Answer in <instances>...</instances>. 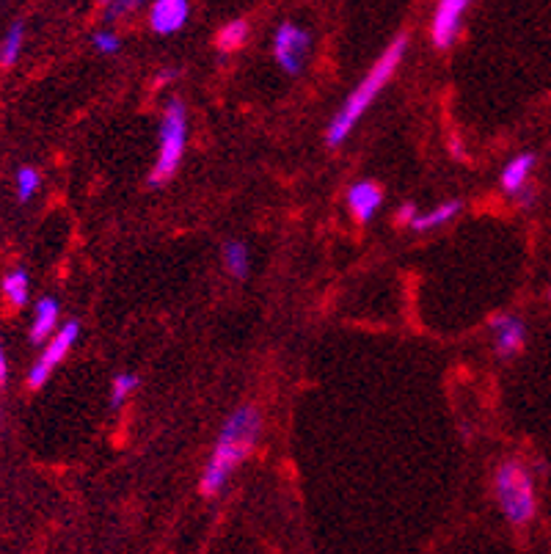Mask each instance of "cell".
<instances>
[{"instance_id": "obj_1", "label": "cell", "mask_w": 551, "mask_h": 554, "mask_svg": "<svg viewBox=\"0 0 551 554\" xmlns=\"http://www.w3.org/2000/svg\"><path fill=\"white\" fill-rule=\"evenodd\" d=\"M259 433H262V417H259V411L254 406H240L232 417L226 419L218 439H215L213 455H210V461L204 466V497H215L226 486V480L232 477V472L257 447Z\"/></svg>"}, {"instance_id": "obj_2", "label": "cell", "mask_w": 551, "mask_h": 554, "mask_svg": "<svg viewBox=\"0 0 551 554\" xmlns=\"http://www.w3.org/2000/svg\"><path fill=\"white\" fill-rule=\"evenodd\" d=\"M405 50H408V36L400 34L392 45L383 50V56L372 64V69L361 78L359 86L350 91L348 100L342 102V108L334 114L331 125H328V147H339L353 133V127L359 125L361 116L370 111V105L378 100V94L389 86V80L394 78V72H397L400 61H403Z\"/></svg>"}, {"instance_id": "obj_3", "label": "cell", "mask_w": 551, "mask_h": 554, "mask_svg": "<svg viewBox=\"0 0 551 554\" xmlns=\"http://www.w3.org/2000/svg\"><path fill=\"white\" fill-rule=\"evenodd\" d=\"M494 494L510 524H527L535 516V483L521 461L499 464L494 475Z\"/></svg>"}, {"instance_id": "obj_4", "label": "cell", "mask_w": 551, "mask_h": 554, "mask_svg": "<svg viewBox=\"0 0 551 554\" xmlns=\"http://www.w3.org/2000/svg\"><path fill=\"white\" fill-rule=\"evenodd\" d=\"M185 141H188V111L180 100H171L163 111V122H160L158 163L149 177L152 185L169 182L177 174L182 155H185Z\"/></svg>"}, {"instance_id": "obj_5", "label": "cell", "mask_w": 551, "mask_h": 554, "mask_svg": "<svg viewBox=\"0 0 551 554\" xmlns=\"http://www.w3.org/2000/svg\"><path fill=\"white\" fill-rule=\"evenodd\" d=\"M312 47V36L306 28L295 23H282L273 34V56L276 64L287 72V75H298L304 72L306 56Z\"/></svg>"}, {"instance_id": "obj_6", "label": "cell", "mask_w": 551, "mask_h": 554, "mask_svg": "<svg viewBox=\"0 0 551 554\" xmlns=\"http://www.w3.org/2000/svg\"><path fill=\"white\" fill-rule=\"evenodd\" d=\"M78 337H80L78 320H69V323H64V326L58 328L56 334L50 337V342H47V348L42 351V356H39V362H36L34 367H31V373H28V386H31V389L45 386L50 373L56 370L58 364L64 362V356H67L69 348L78 342Z\"/></svg>"}, {"instance_id": "obj_7", "label": "cell", "mask_w": 551, "mask_h": 554, "mask_svg": "<svg viewBox=\"0 0 551 554\" xmlns=\"http://www.w3.org/2000/svg\"><path fill=\"white\" fill-rule=\"evenodd\" d=\"M466 0H441L433 12V25H430V39L436 47H452L461 34L463 12H466Z\"/></svg>"}, {"instance_id": "obj_8", "label": "cell", "mask_w": 551, "mask_h": 554, "mask_svg": "<svg viewBox=\"0 0 551 554\" xmlns=\"http://www.w3.org/2000/svg\"><path fill=\"white\" fill-rule=\"evenodd\" d=\"M188 14H191V6L185 0H158L152 6V14H149V23L158 34L169 36L177 34L182 25L188 23Z\"/></svg>"}, {"instance_id": "obj_9", "label": "cell", "mask_w": 551, "mask_h": 554, "mask_svg": "<svg viewBox=\"0 0 551 554\" xmlns=\"http://www.w3.org/2000/svg\"><path fill=\"white\" fill-rule=\"evenodd\" d=\"M494 340H496V351L502 356H513L524 348V340H527V326L524 320H518L513 315H499L494 317Z\"/></svg>"}, {"instance_id": "obj_10", "label": "cell", "mask_w": 551, "mask_h": 554, "mask_svg": "<svg viewBox=\"0 0 551 554\" xmlns=\"http://www.w3.org/2000/svg\"><path fill=\"white\" fill-rule=\"evenodd\" d=\"M381 202H383V193L375 182H356V185L348 191L350 213L356 215V221H361V224H367V221L375 218Z\"/></svg>"}, {"instance_id": "obj_11", "label": "cell", "mask_w": 551, "mask_h": 554, "mask_svg": "<svg viewBox=\"0 0 551 554\" xmlns=\"http://www.w3.org/2000/svg\"><path fill=\"white\" fill-rule=\"evenodd\" d=\"M58 315H61V309H58L56 298H42L34 309V323H31V342L34 345H42L45 340H50L53 334L58 331Z\"/></svg>"}, {"instance_id": "obj_12", "label": "cell", "mask_w": 551, "mask_h": 554, "mask_svg": "<svg viewBox=\"0 0 551 554\" xmlns=\"http://www.w3.org/2000/svg\"><path fill=\"white\" fill-rule=\"evenodd\" d=\"M535 166V155L532 152H524V155H516V158L510 160L502 171V188L507 193H521L527 188L529 180V171Z\"/></svg>"}, {"instance_id": "obj_13", "label": "cell", "mask_w": 551, "mask_h": 554, "mask_svg": "<svg viewBox=\"0 0 551 554\" xmlns=\"http://www.w3.org/2000/svg\"><path fill=\"white\" fill-rule=\"evenodd\" d=\"M458 213H461V202H444V204H439L436 210H430V213H417V218L411 221V229H414V232L439 229V227H444L447 221H452V218H455Z\"/></svg>"}, {"instance_id": "obj_14", "label": "cell", "mask_w": 551, "mask_h": 554, "mask_svg": "<svg viewBox=\"0 0 551 554\" xmlns=\"http://www.w3.org/2000/svg\"><path fill=\"white\" fill-rule=\"evenodd\" d=\"M3 295L12 306L28 304V295H31V284H28V273L23 268H14L3 276Z\"/></svg>"}, {"instance_id": "obj_15", "label": "cell", "mask_w": 551, "mask_h": 554, "mask_svg": "<svg viewBox=\"0 0 551 554\" xmlns=\"http://www.w3.org/2000/svg\"><path fill=\"white\" fill-rule=\"evenodd\" d=\"M224 268L235 279H246L248 268H251V257H248V246L240 240H229L224 246Z\"/></svg>"}, {"instance_id": "obj_16", "label": "cell", "mask_w": 551, "mask_h": 554, "mask_svg": "<svg viewBox=\"0 0 551 554\" xmlns=\"http://www.w3.org/2000/svg\"><path fill=\"white\" fill-rule=\"evenodd\" d=\"M25 45V25L12 23V28L6 31L3 42H0V67H14L17 58L23 53Z\"/></svg>"}, {"instance_id": "obj_17", "label": "cell", "mask_w": 551, "mask_h": 554, "mask_svg": "<svg viewBox=\"0 0 551 554\" xmlns=\"http://www.w3.org/2000/svg\"><path fill=\"white\" fill-rule=\"evenodd\" d=\"M246 39H248L246 20H232V23L221 28V34H218V47H221L224 53H232V50H237V47H243Z\"/></svg>"}, {"instance_id": "obj_18", "label": "cell", "mask_w": 551, "mask_h": 554, "mask_svg": "<svg viewBox=\"0 0 551 554\" xmlns=\"http://www.w3.org/2000/svg\"><path fill=\"white\" fill-rule=\"evenodd\" d=\"M39 185H42V177L34 166H23L17 171V199L20 202H31L39 191Z\"/></svg>"}, {"instance_id": "obj_19", "label": "cell", "mask_w": 551, "mask_h": 554, "mask_svg": "<svg viewBox=\"0 0 551 554\" xmlns=\"http://www.w3.org/2000/svg\"><path fill=\"white\" fill-rule=\"evenodd\" d=\"M135 386H138V375L133 373H119L116 378H113V386H111V403L113 406H122L124 400H127V395L133 392Z\"/></svg>"}, {"instance_id": "obj_20", "label": "cell", "mask_w": 551, "mask_h": 554, "mask_svg": "<svg viewBox=\"0 0 551 554\" xmlns=\"http://www.w3.org/2000/svg\"><path fill=\"white\" fill-rule=\"evenodd\" d=\"M94 47L105 53V56H113V53H119V47H122V39L113 34V31H97L94 34Z\"/></svg>"}, {"instance_id": "obj_21", "label": "cell", "mask_w": 551, "mask_h": 554, "mask_svg": "<svg viewBox=\"0 0 551 554\" xmlns=\"http://www.w3.org/2000/svg\"><path fill=\"white\" fill-rule=\"evenodd\" d=\"M135 6H138V3H133V0H127V3H111V6H108V14H105V17H108V20H113L116 14L130 12V9H135Z\"/></svg>"}, {"instance_id": "obj_22", "label": "cell", "mask_w": 551, "mask_h": 554, "mask_svg": "<svg viewBox=\"0 0 551 554\" xmlns=\"http://www.w3.org/2000/svg\"><path fill=\"white\" fill-rule=\"evenodd\" d=\"M397 218H400L403 224H411V221L417 218V207H414V204H403V207L397 210Z\"/></svg>"}, {"instance_id": "obj_23", "label": "cell", "mask_w": 551, "mask_h": 554, "mask_svg": "<svg viewBox=\"0 0 551 554\" xmlns=\"http://www.w3.org/2000/svg\"><path fill=\"white\" fill-rule=\"evenodd\" d=\"M6 381H9V359H6L3 342H0V386H6Z\"/></svg>"}, {"instance_id": "obj_24", "label": "cell", "mask_w": 551, "mask_h": 554, "mask_svg": "<svg viewBox=\"0 0 551 554\" xmlns=\"http://www.w3.org/2000/svg\"><path fill=\"white\" fill-rule=\"evenodd\" d=\"M177 75H180L177 69H166V72H160V75H158V83H166V80H174V78H177Z\"/></svg>"}, {"instance_id": "obj_25", "label": "cell", "mask_w": 551, "mask_h": 554, "mask_svg": "<svg viewBox=\"0 0 551 554\" xmlns=\"http://www.w3.org/2000/svg\"><path fill=\"white\" fill-rule=\"evenodd\" d=\"M549 298H551V290H549Z\"/></svg>"}]
</instances>
